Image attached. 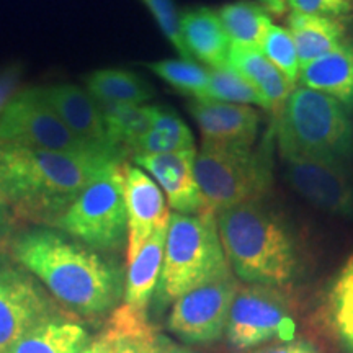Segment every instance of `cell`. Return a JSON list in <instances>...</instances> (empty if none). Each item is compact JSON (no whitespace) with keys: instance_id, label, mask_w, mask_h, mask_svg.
<instances>
[{"instance_id":"obj_36","label":"cell","mask_w":353,"mask_h":353,"mask_svg":"<svg viewBox=\"0 0 353 353\" xmlns=\"http://www.w3.org/2000/svg\"><path fill=\"white\" fill-rule=\"evenodd\" d=\"M19 87V69L10 68L0 74V113Z\"/></svg>"},{"instance_id":"obj_32","label":"cell","mask_w":353,"mask_h":353,"mask_svg":"<svg viewBox=\"0 0 353 353\" xmlns=\"http://www.w3.org/2000/svg\"><path fill=\"white\" fill-rule=\"evenodd\" d=\"M139 2L148 7L149 13L156 20L162 34L167 38V41L172 43V46L175 48L180 57L185 61H193L183 41L182 23H180L182 13L176 10L174 0H139Z\"/></svg>"},{"instance_id":"obj_1","label":"cell","mask_w":353,"mask_h":353,"mask_svg":"<svg viewBox=\"0 0 353 353\" xmlns=\"http://www.w3.org/2000/svg\"><path fill=\"white\" fill-rule=\"evenodd\" d=\"M10 255L79 316L114 311L125 291L120 265L56 228L30 226L15 234Z\"/></svg>"},{"instance_id":"obj_4","label":"cell","mask_w":353,"mask_h":353,"mask_svg":"<svg viewBox=\"0 0 353 353\" xmlns=\"http://www.w3.org/2000/svg\"><path fill=\"white\" fill-rule=\"evenodd\" d=\"M276 141L285 161L342 162L353 152V123L332 97L296 85L276 117Z\"/></svg>"},{"instance_id":"obj_8","label":"cell","mask_w":353,"mask_h":353,"mask_svg":"<svg viewBox=\"0 0 353 353\" xmlns=\"http://www.w3.org/2000/svg\"><path fill=\"white\" fill-rule=\"evenodd\" d=\"M0 143L72 154L123 152L117 148L90 143L74 134L50 101L44 99L41 87L21 88L7 101L0 113Z\"/></svg>"},{"instance_id":"obj_29","label":"cell","mask_w":353,"mask_h":353,"mask_svg":"<svg viewBox=\"0 0 353 353\" xmlns=\"http://www.w3.org/2000/svg\"><path fill=\"white\" fill-rule=\"evenodd\" d=\"M210 70V87L206 101H223V103L249 105V107H260L265 110V101L259 92L250 85L245 79L232 69H208Z\"/></svg>"},{"instance_id":"obj_23","label":"cell","mask_w":353,"mask_h":353,"mask_svg":"<svg viewBox=\"0 0 353 353\" xmlns=\"http://www.w3.org/2000/svg\"><path fill=\"white\" fill-rule=\"evenodd\" d=\"M288 32L296 44L299 65L304 68L345 41V28L339 20L327 17L291 12Z\"/></svg>"},{"instance_id":"obj_25","label":"cell","mask_w":353,"mask_h":353,"mask_svg":"<svg viewBox=\"0 0 353 353\" xmlns=\"http://www.w3.org/2000/svg\"><path fill=\"white\" fill-rule=\"evenodd\" d=\"M218 15L231 46L262 51V44L273 21L267 10L249 2L228 3Z\"/></svg>"},{"instance_id":"obj_5","label":"cell","mask_w":353,"mask_h":353,"mask_svg":"<svg viewBox=\"0 0 353 353\" xmlns=\"http://www.w3.org/2000/svg\"><path fill=\"white\" fill-rule=\"evenodd\" d=\"M213 211L170 213L159 298L174 303L192 290L231 275Z\"/></svg>"},{"instance_id":"obj_14","label":"cell","mask_w":353,"mask_h":353,"mask_svg":"<svg viewBox=\"0 0 353 353\" xmlns=\"http://www.w3.org/2000/svg\"><path fill=\"white\" fill-rule=\"evenodd\" d=\"M196 149L132 157V164L161 187L169 206L180 214H201L206 208L195 179Z\"/></svg>"},{"instance_id":"obj_19","label":"cell","mask_w":353,"mask_h":353,"mask_svg":"<svg viewBox=\"0 0 353 353\" xmlns=\"http://www.w3.org/2000/svg\"><path fill=\"white\" fill-rule=\"evenodd\" d=\"M299 82L353 108V43L345 39L341 46L304 65L299 70Z\"/></svg>"},{"instance_id":"obj_7","label":"cell","mask_w":353,"mask_h":353,"mask_svg":"<svg viewBox=\"0 0 353 353\" xmlns=\"http://www.w3.org/2000/svg\"><path fill=\"white\" fill-rule=\"evenodd\" d=\"M123 164L112 167L88 185L51 228L100 254L121 250L128 242Z\"/></svg>"},{"instance_id":"obj_18","label":"cell","mask_w":353,"mask_h":353,"mask_svg":"<svg viewBox=\"0 0 353 353\" xmlns=\"http://www.w3.org/2000/svg\"><path fill=\"white\" fill-rule=\"evenodd\" d=\"M228 68L239 74L259 92V95L265 101V110L272 112L275 118L281 113L294 87L263 56L262 51L231 46L228 56Z\"/></svg>"},{"instance_id":"obj_38","label":"cell","mask_w":353,"mask_h":353,"mask_svg":"<svg viewBox=\"0 0 353 353\" xmlns=\"http://www.w3.org/2000/svg\"><path fill=\"white\" fill-rule=\"evenodd\" d=\"M159 353H196L193 350H190L187 347H182L179 345V343L169 341L167 337H162L159 339Z\"/></svg>"},{"instance_id":"obj_30","label":"cell","mask_w":353,"mask_h":353,"mask_svg":"<svg viewBox=\"0 0 353 353\" xmlns=\"http://www.w3.org/2000/svg\"><path fill=\"white\" fill-rule=\"evenodd\" d=\"M262 52L275 68L280 70L293 87L299 82V57L296 51V44L288 30L283 26L273 23L268 30L265 41L262 44Z\"/></svg>"},{"instance_id":"obj_16","label":"cell","mask_w":353,"mask_h":353,"mask_svg":"<svg viewBox=\"0 0 353 353\" xmlns=\"http://www.w3.org/2000/svg\"><path fill=\"white\" fill-rule=\"evenodd\" d=\"M41 88L44 99L50 101L51 107L74 134L90 143L114 148L108 141L99 101L88 94L87 88L74 83H56Z\"/></svg>"},{"instance_id":"obj_12","label":"cell","mask_w":353,"mask_h":353,"mask_svg":"<svg viewBox=\"0 0 353 353\" xmlns=\"http://www.w3.org/2000/svg\"><path fill=\"white\" fill-rule=\"evenodd\" d=\"M286 180L317 208L339 216H353V179L342 162L286 161Z\"/></svg>"},{"instance_id":"obj_20","label":"cell","mask_w":353,"mask_h":353,"mask_svg":"<svg viewBox=\"0 0 353 353\" xmlns=\"http://www.w3.org/2000/svg\"><path fill=\"white\" fill-rule=\"evenodd\" d=\"M167 228L169 224L154 231L152 236L139 249L138 255L131 262H128L123 299L126 306L136 311L145 312L161 280Z\"/></svg>"},{"instance_id":"obj_15","label":"cell","mask_w":353,"mask_h":353,"mask_svg":"<svg viewBox=\"0 0 353 353\" xmlns=\"http://www.w3.org/2000/svg\"><path fill=\"white\" fill-rule=\"evenodd\" d=\"M201 132V144L223 148H252L260 117L249 105L223 101H196L188 105Z\"/></svg>"},{"instance_id":"obj_35","label":"cell","mask_w":353,"mask_h":353,"mask_svg":"<svg viewBox=\"0 0 353 353\" xmlns=\"http://www.w3.org/2000/svg\"><path fill=\"white\" fill-rule=\"evenodd\" d=\"M255 353H321L317 350L316 345H312L311 342L303 341V339H291V341H283L280 343H273V345H268L262 348V350H257Z\"/></svg>"},{"instance_id":"obj_11","label":"cell","mask_w":353,"mask_h":353,"mask_svg":"<svg viewBox=\"0 0 353 353\" xmlns=\"http://www.w3.org/2000/svg\"><path fill=\"white\" fill-rule=\"evenodd\" d=\"M239 281L232 275L192 290L172 306L167 327L188 343H210L226 332L231 304Z\"/></svg>"},{"instance_id":"obj_21","label":"cell","mask_w":353,"mask_h":353,"mask_svg":"<svg viewBox=\"0 0 353 353\" xmlns=\"http://www.w3.org/2000/svg\"><path fill=\"white\" fill-rule=\"evenodd\" d=\"M321 316L339 345L353 353V254L330 280L322 299Z\"/></svg>"},{"instance_id":"obj_13","label":"cell","mask_w":353,"mask_h":353,"mask_svg":"<svg viewBox=\"0 0 353 353\" xmlns=\"http://www.w3.org/2000/svg\"><path fill=\"white\" fill-rule=\"evenodd\" d=\"M123 183L128 214L126 257L131 262L154 231L169 224L170 211L164 192L152 176L128 161L123 164Z\"/></svg>"},{"instance_id":"obj_37","label":"cell","mask_w":353,"mask_h":353,"mask_svg":"<svg viewBox=\"0 0 353 353\" xmlns=\"http://www.w3.org/2000/svg\"><path fill=\"white\" fill-rule=\"evenodd\" d=\"M15 216L6 205V201L0 198V250L6 244H10L13 237V228H15Z\"/></svg>"},{"instance_id":"obj_31","label":"cell","mask_w":353,"mask_h":353,"mask_svg":"<svg viewBox=\"0 0 353 353\" xmlns=\"http://www.w3.org/2000/svg\"><path fill=\"white\" fill-rule=\"evenodd\" d=\"M125 334L118 353H159V339L156 329L145 319V312L136 311L123 304Z\"/></svg>"},{"instance_id":"obj_22","label":"cell","mask_w":353,"mask_h":353,"mask_svg":"<svg viewBox=\"0 0 353 353\" xmlns=\"http://www.w3.org/2000/svg\"><path fill=\"white\" fill-rule=\"evenodd\" d=\"M90 341V334L74 317L61 312L38 325L3 353H77Z\"/></svg>"},{"instance_id":"obj_34","label":"cell","mask_w":353,"mask_h":353,"mask_svg":"<svg viewBox=\"0 0 353 353\" xmlns=\"http://www.w3.org/2000/svg\"><path fill=\"white\" fill-rule=\"evenodd\" d=\"M291 12L307 13V15L342 19L352 12V0H286Z\"/></svg>"},{"instance_id":"obj_28","label":"cell","mask_w":353,"mask_h":353,"mask_svg":"<svg viewBox=\"0 0 353 353\" xmlns=\"http://www.w3.org/2000/svg\"><path fill=\"white\" fill-rule=\"evenodd\" d=\"M145 68L157 77L196 101H206L210 87V70L193 61L164 59L148 63Z\"/></svg>"},{"instance_id":"obj_9","label":"cell","mask_w":353,"mask_h":353,"mask_svg":"<svg viewBox=\"0 0 353 353\" xmlns=\"http://www.w3.org/2000/svg\"><path fill=\"white\" fill-rule=\"evenodd\" d=\"M294 329L293 307L283 288L239 285L226 324L228 341L232 347L247 350L272 339L291 341Z\"/></svg>"},{"instance_id":"obj_17","label":"cell","mask_w":353,"mask_h":353,"mask_svg":"<svg viewBox=\"0 0 353 353\" xmlns=\"http://www.w3.org/2000/svg\"><path fill=\"white\" fill-rule=\"evenodd\" d=\"M182 34L192 56L210 69L228 68L231 43L218 12L208 7H196L182 13Z\"/></svg>"},{"instance_id":"obj_24","label":"cell","mask_w":353,"mask_h":353,"mask_svg":"<svg viewBox=\"0 0 353 353\" xmlns=\"http://www.w3.org/2000/svg\"><path fill=\"white\" fill-rule=\"evenodd\" d=\"M99 101V100H97ZM108 141L130 157L131 148L152 128L157 108L154 105H126L99 101Z\"/></svg>"},{"instance_id":"obj_39","label":"cell","mask_w":353,"mask_h":353,"mask_svg":"<svg viewBox=\"0 0 353 353\" xmlns=\"http://www.w3.org/2000/svg\"><path fill=\"white\" fill-rule=\"evenodd\" d=\"M262 6H265L268 12L272 13H276V15H280V13L285 12L286 8V0H259Z\"/></svg>"},{"instance_id":"obj_6","label":"cell","mask_w":353,"mask_h":353,"mask_svg":"<svg viewBox=\"0 0 353 353\" xmlns=\"http://www.w3.org/2000/svg\"><path fill=\"white\" fill-rule=\"evenodd\" d=\"M195 179L206 208L213 213L262 201L272 187L270 162L250 148L201 144L195 157Z\"/></svg>"},{"instance_id":"obj_2","label":"cell","mask_w":353,"mask_h":353,"mask_svg":"<svg viewBox=\"0 0 353 353\" xmlns=\"http://www.w3.org/2000/svg\"><path fill=\"white\" fill-rule=\"evenodd\" d=\"M123 152H56L0 143V198L17 221L54 226L74 200L112 167Z\"/></svg>"},{"instance_id":"obj_33","label":"cell","mask_w":353,"mask_h":353,"mask_svg":"<svg viewBox=\"0 0 353 353\" xmlns=\"http://www.w3.org/2000/svg\"><path fill=\"white\" fill-rule=\"evenodd\" d=\"M125 334V319H123L121 307H117L110 317L107 327L90 337V341L77 353H118Z\"/></svg>"},{"instance_id":"obj_3","label":"cell","mask_w":353,"mask_h":353,"mask_svg":"<svg viewBox=\"0 0 353 353\" xmlns=\"http://www.w3.org/2000/svg\"><path fill=\"white\" fill-rule=\"evenodd\" d=\"M216 221L229 267L244 283L283 288L296 278L299 257L293 236L262 201L219 211Z\"/></svg>"},{"instance_id":"obj_27","label":"cell","mask_w":353,"mask_h":353,"mask_svg":"<svg viewBox=\"0 0 353 353\" xmlns=\"http://www.w3.org/2000/svg\"><path fill=\"white\" fill-rule=\"evenodd\" d=\"M88 94L105 103L144 105L154 92L149 83L125 69H101L85 79Z\"/></svg>"},{"instance_id":"obj_10","label":"cell","mask_w":353,"mask_h":353,"mask_svg":"<svg viewBox=\"0 0 353 353\" xmlns=\"http://www.w3.org/2000/svg\"><path fill=\"white\" fill-rule=\"evenodd\" d=\"M57 314L61 309L48 290L0 250V353Z\"/></svg>"},{"instance_id":"obj_26","label":"cell","mask_w":353,"mask_h":353,"mask_svg":"<svg viewBox=\"0 0 353 353\" xmlns=\"http://www.w3.org/2000/svg\"><path fill=\"white\" fill-rule=\"evenodd\" d=\"M188 149H196L193 132L175 112L159 107L152 128L132 145L130 159L151 156V154L188 151Z\"/></svg>"}]
</instances>
